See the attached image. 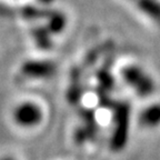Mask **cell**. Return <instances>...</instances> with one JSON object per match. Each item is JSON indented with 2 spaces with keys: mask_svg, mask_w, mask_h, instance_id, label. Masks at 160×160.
I'll return each mask as SVG.
<instances>
[{
  "mask_svg": "<svg viewBox=\"0 0 160 160\" xmlns=\"http://www.w3.org/2000/svg\"><path fill=\"white\" fill-rule=\"evenodd\" d=\"M113 112V130L110 148L118 152L126 147L129 136L130 106L126 101H116L112 107Z\"/></svg>",
  "mask_w": 160,
  "mask_h": 160,
  "instance_id": "1",
  "label": "cell"
},
{
  "mask_svg": "<svg viewBox=\"0 0 160 160\" xmlns=\"http://www.w3.org/2000/svg\"><path fill=\"white\" fill-rule=\"evenodd\" d=\"M120 75L122 80L140 97H148L156 90L153 79L139 66L129 65L121 69Z\"/></svg>",
  "mask_w": 160,
  "mask_h": 160,
  "instance_id": "2",
  "label": "cell"
},
{
  "mask_svg": "<svg viewBox=\"0 0 160 160\" xmlns=\"http://www.w3.org/2000/svg\"><path fill=\"white\" fill-rule=\"evenodd\" d=\"M79 117L81 119V123L76 129L73 138L78 145H83L89 141H92L97 137L99 126H98L95 110L91 108H80Z\"/></svg>",
  "mask_w": 160,
  "mask_h": 160,
  "instance_id": "3",
  "label": "cell"
},
{
  "mask_svg": "<svg viewBox=\"0 0 160 160\" xmlns=\"http://www.w3.org/2000/svg\"><path fill=\"white\" fill-rule=\"evenodd\" d=\"M15 122L23 128H32L42 121V110L32 101H23L15 108L12 113Z\"/></svg>",
  "mask_w": 160,
  "mask_h": 160,
  "instance_id": "4",
  "label": "cell"
},
{
  "mask_svg": "<svg viewBox=\"0 0 160 160\" xmlns=\"http://www.w3.org/2000/svg\"><path fill=\"white\" fill-rule=\"evenodd\" d=\"M20 71L23 76L31 79H43L52 77L57 71V66L51 60L31 59L21 65Z\"/></svg>",
  "mask_w": 160,
  "mask_h": 160,
  "instance_id": "5",
  "label": "cell"
},
{
  "mask_svg": "<svg viewBox=\"0 0 160 160\" xmlns=\"http://www.w3.org/2000/svg\"><path fill=\"white\" fill-rule=\"evenodd\" d=\"M83 86L81 80V70L73 68L70 72V85L67 90V100L71 105H78L82 98Z\"/></svg>",
  "mask_w": 160,
  "mask_h": 160,
  "instance_id": "6",
  "label": "cell"
},
{
  "mask_svg": "<svg viewBox=\"0 0 160 160\" xmlns=\"http://www.w3.org/2000/svg\"><path fill=\"white\" fill-rule=\"evenodd\" d=\"M140 12L160 27V0H130Z\"/></svg>",
  "mask_w": 160,
  "mask_h": 160,
  "instance_id": "7",
  "label": "cell"
},
{
  "mask_svg": "<svg viewBox=\"0 0 160 160\" xmlns=\"http://www.w3.org/2000/svg\"><path fill=\"white\" fill-rule=\"evenodd\" d=\"M45 26L51 35H59L65 30L66 26H67V17L61 11L50 9L46 17Z\"/></svg>",
  "mask_w": 160,
  "mask_h": 160,
  "instance_id": "8",
  "label": "cell"
},
{
  "mask_svg": "<svg viewBox=\"0 0 160 160\" xmlns=\"http://www.w3.org/2000/svg\"><path fill=\"white\" fill-rule=\"evenodd\" d=\"M139 123L145 128H156L160 125V103H152L140 112Z\"/></svg>",
  "mask_w": 160,
  "mask_h": 160,
  "instance_id": "9",
  "label": "cell"
},
{
  "mask_svg": "<svg viewBox=\"0 0 160 160\" xmlns=\"http://www.w3.org/2000/svg\"><path fill=\"white\" fill-rule=\"evenodd\" d=\"M31 37L36 46L41 50H49L52 47V38L46 26H37L31 29Z\"/></svg>",
  "mask_w": 160,
  "mask_h": 160,
  "instance_id": "10",
  "label": "cell"
},
{
  "mask_svg": "<svg viewBox=\"0 0 160 160\" xmlns=\"http://www.w3.org/2000/svg\"><path fill=\"white\" fill-rule=\"evenodd\" d=\"M49 8L41 7L39 5H26L20 9V15L27 20L46 19Z\"/></svg>",
  "mask_w": 160,
  "mask_h": 160,
  "instance_id": "11",
  "label": "cell"
},
{
  "mask_svg": "<svg viewBox=\"0 0 160 160\" xmlns=\"http://www.w3.org/2000/svg\"><path fill=\"white\" fill-rule=\"evenodd\" d=\"M97 81L98 89L105 90L107 92H110L115 86V80L110 73V70L108 68H101L97 72Z\"/></svg>",
  "mask_w": 160,
  "mask_h": 160,
  "instance_id": "12",
  "label": "cell"
},
{
  "mask_svg": "<svg viewBox=\"0 0 160 160\" xmlns=\"http://www.w3.org/2000/svg\"><path fill=\"white\" fill-rule=\"evenodd\" d=\"M55 0H37V2L39 6H41V7H45L47 8L48 6L50 5V3H52Z\"/></svg>",
  "mask_w": 160,
  "mask_h": 160,
  "instance_id": "13",
  "label": "cell"
},
{
  "mask_svg": "<svg viewBox=\"0 0 160 160\" xmlns=\"http://www.w3.org/2000/svg\"><path fill=\"white\" fill-rule=\"evenodd\" d=\"M0 160H15L12 157H9V156H6V157L0 158Z\"/></svg>",
  "mask_w": 160,
  "mask_h": 160,
  "instance_id": "14",
  "label": "cell"
}]
</instances>
